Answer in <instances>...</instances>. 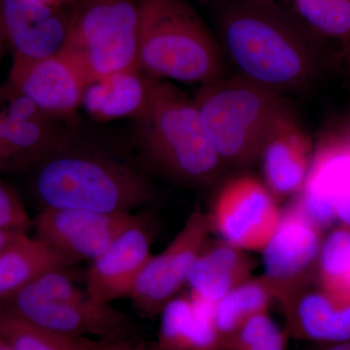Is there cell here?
<instances>
[{
  "instance_id": "8fae6325",
  "label": "cell",
  "mask_w": 350,
  "mask_h": 350,
  "mask_svg": "<svg viewBox=\"0 0 350 350\" xmlns=\"http://www.w3.org/2000/svg\"><path fill=\"white\" fill-rule=\"evenodd\" d=\"M4 107L2 139L6 172L36 167L68 145L75 144L66 120L43 111L25 96L7 86L0 90Z\"/></svg>"
},
{
  "instance_id": "603a6c76",
  "label": "cell",
  "mask_w": 350,
  "mask_h": 350,
  "mask_svg": "<svg viewBox=\"0 0 350 350\" xmlns=\"http://www.w3.org/2000/svg\"><path fill=\"white\" fill-rule=\"evenodd\" d=\"M0 336L13 350H93L94 340L71 337L29 323L0 310Z\"/></svg>"
},
{
  "instance_id": "d4e9b609",
  "label": "cell",
  "mask_w": 350,
  "mask_h": 350,
  "mask_svg": "<svg viewBox=\"0 0 350 350\" xmlns=\"http://www.w3.org/2000/svg\"><path fill=\"white\" fill-rule=\"evenodd\" d=\"M301 21L320 34L350 39V0H294Z\"/></svg>"
},
{
  "instance_id": "484cf974",
  "label": "cell",
  "mask_w": 350,
  "mask_h": 350,
  "mask_svg": "<svg viewBox=\"0 0 350 350\" xmlns=\"http://www.w3.org/2000/svg\"><path fill=\"white\" fill-rule=\"evenodd\" d=\"M287 330L271 319L269 312L253 315L232 334L225 350H287Z\"/></svg>"
},
{
  "instance_id": "4dcf8cb0",
  "label": "cell",
  "mask_w": 350,
  "mask_h": 350,
  "mask_svg": "<svg viewBox=\"0 0 350 350\" xmlns=\"http://www.w3.org/2000/svg\"><path fill=\"white\" fill-rule=\"evenodd\" d=\"M322 347L312 350H350V340L345 342H331L324 344Z\"/></svg>"
},
{
  "instance_id": "cb8c5ba5",
  "label": "cell",
  "mask_w": 350,
  "mask_h": 350,
  "mask_svg": "<svg viewBox=\"0 0 350 350\" xmlns=\"http://www.w3.org/2000/svg\"><path fill=\"white\" fill-rule=\"evenodd\" d=\"M317 264L324 291L350 304V229L332 232L322 243Z\"/></svg>"
},
{
  "instance_id": "7c38bea8",
  "label": "cell",
  "mask_w": 350,
  "mask_h": 350,
  "mask_svg": "<svg viewBox=\"0 0 350 350\" xmlns=\"http://www.w3.org/2000/svg\"><path fill=\"white\" fill-rule=\"evenodd\" d=\"M142 215L81 209L43 208L32 226L36 238L71 264L93 262Z\"/></svg>"
},
{
  "instance_id": "1f68e13d",
  "label": "cell",
  "mask_w": 350,
  "mask_h": 350,
  "mask_svg": "<svg viewBox=\"0 0 350 350\" xmlns=\"http://www.w3.org/2000/svg\"><path fill=\"white\" fill-rule=\"evenodd\" d=\"M6 172L5 152H4L3 139H2V117L0 113V174Z\"/></svg>"
},
{
  "instance_id": "5bb4252c",
  "label": "cell",
  "mask_w": 350,
  "mask_h": 350,
  "mask_svg": "<svg viewBox=\"0 0 350 350\" xmlns=\"http://www.w3.org/2000/svg\"><path fill=\"white\" fill-rule=\"evenodd\" d=\"M7 86L43 111L70 119L82 105L87 83L75 64L59 52L43 59L12 57Z\"/></svg>"
},
{
  "instance_id": "d6986e66",
  "label": "cell",
  "mask_w": 350,
  "mask_h": 350,
  "mask_svg": "<svg viewBox=\"0 0 350 350\" xmlns=\"http://www.w3.org/2000/svg\"><path fill=\"white\" fill-rule=\"evenodd\" d=\"M163 350H225L214 323V305L189 294L163 308Z\"/></svg>"
},
{
  "instance_id": "ac0fdd59",
  "label": "cell",
  "mask_w": 350,
  "mask_h": 350,
  "mask_svg": "<svg viewBox=\"0 0 350 350\" xmlns=\"http://www.w3.org/2000/svg\"><path fill=\"white\" fill-rule=\"evenodd\" d=\"M282 308L289 336L321 344L350 340V304L325 291H310L306 286Z\"/></svg>"
},
{
  "instance_id": "9c48e42d",
  "label": "cell",
  "mask_w": 350,
  "mask_h": 350,
  "mask_svg": "<svg viewBox=\"0 0 350 350\" xmlns=\"http://www.w3.org/2000/svg\"><path fill=\"white\" fill-rule=\"evenodd\" d=\"M208 215L196 208L172 243L152 255L138 275L130 299L145 315L163 312L187 282L189 273L209 239Z\"/></svg>"
},
{
  "instance_id": "836d02e7",
  "label": "cell",
  "mask_w": 350,
  "mask_h": 350,
  "mask_svg": "<svg viewBox=\"0 0 350 350\" xmlns=\"http://www.w3.org/2000/svg\"><path fill=\"white\" fill-rule=\"evenodd\" d=\"M0 350H13L12 347L7 344L6 340L0 336Z\"/></svg>"
},
{
  "instance_id": "30bf717a",
  "label": "cell",
  "mask_w": 350,
  "mask_h": 350,
  "mask_svg": "<svg viewBox=\"0 0 350 350\" xmlns=\"http://www.w3.org/2000/svg\"><path fill=\"white\" fill-rule=\"evenodd\" d=\"M319 231L295 200L282 211L275 232L261 251L262 280L282 308L306 286L308 275L319 261L322 245Z\"/></svg>"
},
{
  "instance_id": "d6a6232c",
  "label": "cell",
  "mask_w": 350,
  "mask_h": 350,
  "mask_svg": "<svg viewBox=\"0 0 350 350\" xmlns=\"http://www.w3.org/2000/svg\"><path fill=\"white\" fill-rule=\"evenodd\" d=\"M38 1L51 6L64 7L66 4H72L75 0H38Z\"/></svg>"
},
{
  "instance_id": "ba28073f",
  "label": "cell",
  "mask_w": 350,
  "mask_h": 350,
  "mask_svg": "<svg viewBox=\"0 0 350 350\" xmlns=\"http://www.w3.org/2000/svg\"><path fill=\"white\" fill-rule=\"evenodd\" d=\"M208 215L211 231L244 251H261L282 217L275 197L250 175L237 177L221 189Z\"/></svg>"
},
{
  "instance_id": "44dd1931",
  "label": "cell",
  "mask_w": 350,
  "mask_h": 350,
  "mask_svg": "<svg viewBox=\"0 0 350 350\" xmlns=\"http://www.w3.org/2000/svg\"><path fill=\"white\" fill-rule=\"evenodd\" d=\"M70 266L40 239L23 234L0 250V301L17 294L46 271Z\"/></svg>"
},
{
  "instance_id": "8992f818",
  "label": "cell",
  "mask_w": 350,
  "mask_h": 350,
  "mask_svg": "<svg viewBox=\"0 0 350 350\" xmlns=\"http://www.w3.org/2000/svg\"><path fill=\"white\" fill-rule=\"evenodd\" d=\"M139 0H75L63 54L87 83L138 68Z\"/></svg>"
},
{
  "instance_id": "3957f363",
  "label": "cell",
  "mask_w": 350,
  "mask_h": 350,
  "mask_svg": "<svg viewBox=\"0 0 350 350\" xmlns=\"http://www.w3.org/2000/svg\"><path fill=\"white\" fill-rule=\"evenodd\" d=\"M135 135L147 160L172 180L204 186L218 178L224 163L214 148L194 101L153 78Z\"/></svg>"
},
{
  "instance_id": "52a82bcc",
  "label": "cell",
  "mask_w": 350,
  "mask_h": 350,
  "mask_svg": "<svg viewBox=\"0 0 350 350\" xmlns=\"http://www.w3.org/2000/svg\"><path fill=\"white\" fill-rule=\"evenodd\" d=\"M0 310L71 337L117 340L131 328L126 314L94 301L86 289L75 284L66 269L38 276L17 294L0 301Z\"/></svg>"
},
{
  "instance_id": "ffe728a7",
  "label": "cell",
  "mask_w": 350,
  "mask_h": 350,
  "mask_svg": "<svg viewBox=\"0 0 350 350\" xmlns=\"http://www.w3.org/2000/svg\"><path fill=\"white\" fill-rule=\"evenodd\" d=\"M153 77L140 69L115 73L85 88L82 105L93 118H133L144 109Z\"/></svg>"
},
{
  "instance_id": "9a60e30c",
  "label": "cell",
  "mask_w": 350,
  "mask_h": 350,
  "mask_svg": "<svg viewBox=\"0 0 350 350\" xmlns=\"http://www.w3.org/2000/svg\"><path fill=\"white\" fill-rule=\"evenodd\" d=\"M152 232L147 219L140 216L135 224L120 234L91 262L85 275V289L94 301L105 305L130 298L138 275L152 257Z\"/></svg>"
},
{
  "instance_id": "7a4b0ae2",
  "label": "cell",
  "mask_w": 350,
  "mask_h": 350,
  "mask_svg": "<svg viewBox=\"0 0 350 350\" xmlns=\"http://www.w3.org/2000/svg\"><path fill=\"white\" fill-rule=\"evenodd\" d=\"M33 190L44 208L133 213L150 204L153 188L128 163L68 145L34 167Z\"/></svg>"
},
{
  "instance_id": "f546056e",
  "label": "cell",
  "mask_w": 350,
  "mask_h": 350,
  "mask_svg": "<svg viewBox=\"0 0 350 350\" xmlns=\"http://www.w3.org/2000/svg\"><path fill=\"white\" fill-rule=\"evenodd\" d=\"M27 232L14 231V230L0 229V250Z\"/></svg>"
},
{
  "instance_id": "4316f807",
  "label": "cell",
  "mask_w": 350,
  "mask_h": 350,
  "mask_svg": "<svg viewBox=\"0 0 350 350\" xmlns=\"http://www.w3.org/2000/svg\"><path fill=\"white\" fill-rule=\"evenodd\" d=\"M32 221L12 189L0 180V229L27 232Z\"/></svg>"
},
{
  "instance_id": "2e32d148",
  "label": "cell",
  "mask_w": 350,
  "mask_h": 350,
  "mask_svg": "<svg viewBox=\"0 0 350 350\" xmlns=\"http://www.w3.org/2000/svg\"><path fill=\"white\" fill-rule=\"evenodd\" d=\"M266 186L275 197L299 194L312 165V144L305 133L290 120L267 140L260 158Z\"/></svg>"
},
{
  "instance_id": "4fadbf2b",
  "label": "cell",
  "mask_w": 350,
  "mask_h": 350,
  "mask_svg": "<svg viewBox=\"0 0 350 350\" xmlns=\"http://www.w3.org/2000/svg\"><path fill=\"white\" fill-rule=\"evenodd\" d=\"M69 31L64 7L38 0H0V59H38L63 50Z\"/></svg>"
},
{
  "instance_id": "6da1fadb",
  "label": "cell",
  "mask_w": 350,
  "mask_h": 350,
  "mask_svg": "<svg viewBox=\"0 0 350 350\" xmlns=\"http://www.w3.org/2000/svg\"><path fill=\"white\" fill-rule=\"evenodd\" d=\"M221 45L239 75L275 91H303L319 70L317 53L300 25L275 3L238 0L219 13Z\"/></svg>"
},
{
  "instance_id": "f1b7e54d",
  "label": "cell",
  "mask_w": 350,
  "mask_h": 350,
  "mask_svg": "<svg viewBox=\"0 0 350 350\" xmlns=\"http://www.w3.org/2000/svg\"><path fill=\"white\" fill-rule=\"evenodd\" d=\"M336 216L350 227V186L345 189L336 202Z\"/></svg>"
},
{
  "instance_id": "5b68a950",
  "label": "cell",
  "mask_w": 350,
  "mask_h": 350,
  "mask_svg": "<svg viewBox=\"0 0 350 350\" xmlns=\"http://www.w3.org/2000/svg\"><path fill=\"white\" fill-rule=\"evenodd\" d=\"M222 64L217 43L186 0H139L142 72L204 86L222 78Z\"/></svg>"
},
{
  "instance_id": "7402d4cb",
  "label": "cell",
  "mask_w": 350,
  "mask_h": 350,
  "mask_svg": "<svg viewBox=\"0 0 350 350\" xmlns=\"http://www.w3.org/2000/svg\"><path fill=\"white\" fill-rule=\"evenodd\" d=\"M271 290L262 276L232 288L214 306V323L226 345L239 327L253 315L268 312L273 300Z\"/></svg>"
},
{
  "instance_id": "e0dca14e",
  "label": "cell",
  "mask_w": 350,
  "mask_h": 350,
  "mask_svg": "<svg viewBox=\"0 0 350 350\" xmlns=\"http://www.w3.org/2000/svg\"><path fill=\"white\" fill-rule=\"evenodd\" d=\"M256 261L232 244L208 239L189 273L190 294L215 306L232 288L252 278Z\"/></svg>"
},
{
  "instance_id": "e575fe53",
  "label": "cell",
  "mask_w": 350,
  "mask_h": 350,
  "mask_svg": "<svg viewBox=\"0 0 350 350\" xmlns=\"http://www.w3.org/2000/svg\"><path fill=\"white\" fill-rule=\"evenodd\" d=\"M258 1H266V2H271V3H275V0H258Z\"/></svg>"
},
{
  "instance_id": "277c9868",
  "label": "cell",
  "mask_w": 350,
  "mask_h": 350,
  "mask_svg": "<svg viewBox=\"0 0 350 350\" xmlns=\"http://www.w3.org/2000/svg\"><path fill=\"white\" fill-rule=\"evenodd\" d=\"M193 101L221 161L232 167L259 159L269 137L295 119L282 94L239 75L204 85Z\"/></svg>"
},
{
  "instance_id": "83f0119b",
  "label": "cell",
  "mask_w": 350,
  "mask_h": 350,
  "mask_svg": "<svg viewBox=\"0 0 350 350\" xmlns=\"http://www.w3.org/2000/svg\"><path fill=\"white\" fill-rule=\"evenodd\" d=\"M93 350H163L161 349H149V347H139L124 342L122 338L117 340H101L100 342H94Z\"/></svg>"
}]
</instances>
